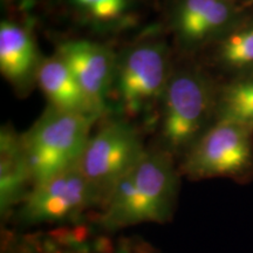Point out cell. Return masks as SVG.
I'll list each match as a JSON object with an SVG mask.
<instances>
[{
  "label": "cell",
  "mask_w": 253,
  "mask_h": 253,
  "mask_svg": "<svg viewBox=\"0 0 253 253\" xmlns=\"http://www.w3.org/2000/svg\"><path fill=\"white\" fill-rule=\"evenodd\" d=\"M172 157L164 149L147 150L107 196L101 225L118 230L142 223H166L172 214L178 188Z\"/></svg>",
  "instance_id": "cell-1"
},
{
  "label": "cell",
  "mask_w": 253,
  "mask_h": 253,
  "mask_svg": "<svg viewBox=\"0 0 253 253\" xmlns=\"http://www.w3.org/2000/svg\"><path fill=\"white\" fill-rule=\"evenodd\" d=\"M216 99L217 88L201 69L173 71L158 107L163 149L184 156L213 125Z\"/></svg>",
  "instance_id": "cell-2"
},
{
  "label": "cell",
  "mask_w": 253,
  "mask_h": 253,
  "mask_svg": "<svg viewBox=\"0 0 253 253\" xmlns=\"http://www.w3.org/2000/svg\"><path fill=\"white\" fill-rule=\"evenodd\" d=\"M97 119L49 106L30 130L20 135L34 185L78 166Z\"/></svg>",
  "instance_id": "cell-3"
},
{
  "label": "cell",
  "mask_w": 253,
  "mask_h": 253,
  "mask_svg": "<svg viewBox=\"0 0 253 253\" xmlns=\"http://www.w3.org/2000/svg\"><path fill=\"white\" fill-rule=\"evenodd\" d=\"M173 69L166 42L145 39L118 54L110 97L125 116H135L160 107Z\"/></svg>",
  "instance_id": "cell-4"
},
{
  "label": "cell",
  "mask_w": 253,
  "mask_h": 253,
  "mask_svg": "<svg viewBox=\"0 0 253 253\" xmlns=\"http://www.w3.org/2000/svg\"><path fill=\"white\" fill-rule=\"evenodd\" d=\"M181 171L190 179L248 178L253 172V129L236 122H213L184 154Z\"/></svg>",
  "instance_id": "cell-5"
},
{
  "label": "cell",
  "mask_w": 253,
  "mask_h": 253,
  "mask_svg": "<svg viewBox=\"0 0 253 253\" xmlns=\"http://www.w3.org/2000/svg\"><path fill=\"white\" fill-rule=\"evenodd\" d=\"M147 153L138 131L125 119L113 120L90 135L79 169L101 199L107 196Z\"/></svg>",
  "instance_id": "cell-6"
},
{
  "label": "cell",
  "mask_w": 253,
  "mask_h": 253,
  "mask_svg": "<svg viewBox=\"0 0 253 253\" xmlns=\"http://www.w3.org/2000/svg\"><path fill=\"white\" fill-rule=\"evenodd\" d=\"M94 205L101 199L77 166L34 185L20 204L19 218L31 225L69 223Z\"/></svg>",
  "instance_id": "cell-7"
},
{
  "label": "cell",
  "mask_w": 253,
  "mask_h": 253,
  "mask_svg": "<svg viewBox=\"0 0 253 253\" xmlns=\"http://www.w3.org/2000/svg\"><path fill=\"white\" fill-rule=\"evenodd\" d=\"M55 54L66 62L97 112L106 113L118 54L108 46L87 39L61 41Z\"/></svg>",
  "instance_id": "cell-8"
},
{
  "label": "cell",
  "mask_w": 253,
  "mask_h": 253,
  "mask_svg": "<svg viewBox=\"0 0 253 253\" xmlns=\"http://www.w3.org/2000/svg\"><path fill=\"white\" fill-rule=\"evenodd\" d=\"M237 24V12L225 0H181L171 30L181 49L194 52L216 43Z\"/></svg>",
  "instance_id": "cell-9"
},
{
  "label": "cell",
  "mask_w": 253,
  "mask_h": 253,
  "mask_svg": "<svg viewBox=\"0 0 253 253\" xmlns=\"http://www.w3.org/2000/svg\"><path fill=\"white\" fill-rule=\"evenodd\" d=\"M43 58L33 33L24 25L4 20L0 24V72L15 90L27 94L37 84Z\"/></svg>",
  "instance_id": "cell-10"
},
{
  "label": "cell",
  "mask_w": 253,
  "mask_h": 253,
  "mask_svg": "<svg viewBox=\"0 0 253 253\" xmlns=\"http://www.w3.org/2000/svg\"><path fill=\"white\" fill-rule=\"evenodd\" d=\"M37 86L53 108L97 118L101 116L66 62L56 54L43 58L38 72Z\"/></svg>",
  "instance_id": "cell-11"
},
{
  "label": "cell",
  "mask_w": 253,
  "mask_h": 253,
  "mask_svg": "<svg viewBox=\"0 0 253 253\" xmlns=\"http://www.w3.org/2000/svg\"><path fill=\"white\" fill-rule=\"evenodd\" d=\"M20 135L4 126L0 134V208L6 213L20 205L33 189Z\"/></svg>",
  "instance_id": "cell-12"
},
{
  "label": "cell",
  "mask_w": 253,
  "mask_h": 253,
  "mask_svg": "<svg viewBox=\"0 0 253 253\" xmlns=\"http://www.w3.org/2000/svg\"><path fill=\"white\" fill-rule=\"evenodd\" d=\"M216 121L236 122L253 129V72L217 88Z\"/></svg>",
  "instance_id": "cell-13"
},
{
  "label": "cell",
  "mask_w": 253,
  "mask_h": 253,
  "mask_svg": "<svg viewBox=\"0 0 253 253\" xmlns=\"http://www.w3.org/2000/svg\"><path fill=\"white\" fill-rule=\"evenodd\" d=\"M213 46V59L219 67L236 77L253 72V21L238 23Z\"/></svg>",
  "instance_id": "cell-14"
},
{
  "label": "cell",
  "mask_w": 253,
  "mask_h": 253,
  "mask_svg": "<svg viewBox=\"0 0 253 253\" xmlns=\"http://www.w3.org/2000/svg\"><path fill=\"white\" fill-rule=\"evenodd\" d=\"M80 17L101 31L116 30L126 23L129 0H71Z\"/></svg>",
  "instance_id": "cell-15"
},
{
  "label": "cell",
  "mask_w": 253,
  "mask_h": 253,
  "mask_svg": "<svg viewBox=\"0 0 253 253\" xmlns=\"http://www.w3.org/2000/svg\"><path fill=\"white\" fill-rule=\"evenodd\" d=\"M225 1H229V2H232V1H235V0H225Z\"/></svg>",
  "instance_id": "cell-16"
},
{
  "label": "cell",
  "mask_w": 253,
  "mask_h": 253,
  "mask_svg": "<svg viewBox=\"0 0 253 253\" xmlns=\"http://www.w3.org/2000/svg\"><path fill=\"white\" fill-rule=\"evenodd\" d=\"M251 2H253V0H252V1H251Z\"/></svg>",
  "instance_id": "cell-17"
}]
</instances>
